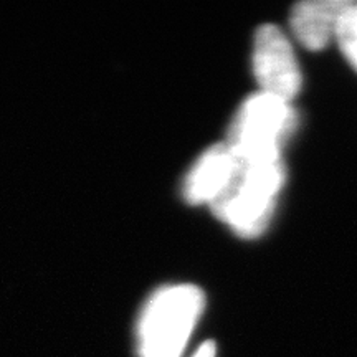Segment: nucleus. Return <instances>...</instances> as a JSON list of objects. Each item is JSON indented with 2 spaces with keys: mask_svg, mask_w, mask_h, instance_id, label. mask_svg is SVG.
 Instances as JSON below:
<instances>
[{
  "mask_svg": "<svg viewBox=\"0 0 357 357\" xmlns=\"http://www.w3.org/2000/svg\"><path fill=\"white\" fill-rule=\"evenodd\" d=\"M281 159L242 162L235 159L229 184L211 204L217 218L243 238H257L270 225L276 195L284 184Z\"/></svg>",
  "mask_w": 357,
  "mask_h": 357,
  "instance_id": "obj_1",
  "label": "nucleus"
},
{
  "mask_svg": "<svg viewBox=\"0 0 357 357\" xmlns=\"http://www.w3.org/2000/svg\"><path fill=\"white\" fill-rule=\"evenodd\" d=\"M205 306L194 284H171L146 303L137 326L141 357H181Z\"/></svg>",
  "mask_w": 357,
  "mask_h": 357,
  "instance_id": "obj_2",
  "label": "nucleus"
},
{
  "mask_svg": "<svg viewBox=\"0 0 357 357\" xmlns=\"http://www.w3.org/2000/svg\"><path fill=\"white\" fill-rule=\"evenodd\" d=\"M296 111L288 101L260 91L240 106L225 144L242 162L281 159V149L296 129Z\"/></svg>",
  "mask_w": 357,
  "mask_h": 357,
  "instance_id": "obj_3",
  "label": "nucleus"
},
{
  "mask_svg": "<svg viewBox=\"0 0 357 357\" xmlns=\"http://www.w3.org/2000/svg\"><path fill=\"white\" fill-rule=\"evenodd\" d=\"M253 71L261 93L289 102L300 91L301 73L296 56L287 35L276 25H261L257 30Z\"/></svg>",
  "mask_w": 357,
  "mask_h": 357,
  "instance_id": "obj_4",
  "label": "nucleus"
},
{
  "mask_svg": "<svg viewBox=\"0 0 357 357\" xmlns=\"http://www.w3.org/2000/svg\"><path fill=\"white\" fill-rule=\"evenodd\" d=\"M235 169V158L229 146L208 147L197 159L184 182V197L189 204H212L229 184Z\"/></svg>",
  "mask_w": 357,
  "mask_h": 357,
  "instance_id": "obj_5",
  "label": "nucleus"
},
{
  "mask_svg": "<svg viewBox=\"0 0 357 357\" xmlns=\"http://www.w3.org/2000/svg\"><path fill=\"white\" fill-rule=\"evenodd\" d=\"M352 3L347 0H306L298 3L291 13L294 37L310 50H323L336 37L339 20Z\"/></svg>",
  "mask_w": 357,
  "mask_h": 357,
  "instance_id": "obj_6",
  "label": "nucleus"
},
{
  "mask_svg": "<svg viewBox=\"0 0 357 357\" xmlns=\"http://www.w3.org/2000/svg\"><path fill=\"white\" fill-rule=\"evenodd\" d=\"M336 38L339 45H341V50L344 53L349 63L354 66L357 71V6H352L342 13L341 20L337 24L336 30Z\"/></svg>",
  "mask_w": 357,
  "mask_h": 357,
  "instance_id": "obj_7",
  "label": "nucleus"
},
{
  "mask_svg": "<svg viewBox=\"0 0 357 357\" xmlns=\"http://www.w3.org/2000/svg\"><path fill=\"white\" fill-rule=\"evenodd\" d=\"M194 357H215V344L213 342H205L200 349L195 352Z\"/></svg>",
  "mask_w": 357,
  "mask_h": 357,
  "instance_id": "obj_8",
  "label": "nucleus"
}]
</instances>
